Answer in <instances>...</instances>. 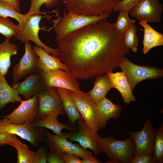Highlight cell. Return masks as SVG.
<instances>
[{
  "instance_id": "1",
  "label": "cell",
  "mask_w": 163,
  "mask_h": 163,
  "mask_svg": "<svg viewBox=\"0 0 163 163\" xmlns=\"http://www.w3.org/2000/svg\"><path fill=\"white\" fill-rule=\"evenodd\" d=\"M58 57L77 79H90L119 67L130 50L124 33L114 23L101 20L87 25L58 43Z\"/></svg>"
},
{
  "instance_id": "2",
  "label": "cell",
  "mask_w": 163,
  "mask_h": 163,
  "mask_svg": "<svg viewBox=\"0 0 163 163\" xmlns=\"http://www.w3.org/2000/svg\"><path fill=\"white\" fill-rule=\"evenodd\" d=\"M123 0H63L68 12L87 16L109 15Z\"/></svg>"
},
{
  "instance_id": "3",
  "label": "cell",
  "mask_w": 163,
  "mask_h": 163,
  "mask_svg": "<svg viewBox=\"0 0 163 163\" xmlns=\"http://www.w3.org/2000/svg\"><path fill=\"white\" fill-rule=\"evenodd\" d=\"M99 139L102 152L110 160L107 163H130L134 156L135 146L133 141L129 136L122 140L108 136Z\"/></svg>"
},
{
  "instance_id": "4",
  "label": "cell",
  "mask_w": 163,
  "mask_h": 163,
  "mask_svg": "<svg viewBox=\"0 0 163 163\" xmlns=\"http://www.w3.org/2000/svg\"><path fill=\"white\" fill-rule=\"evenodd\" d=\"M109 15L87 16L68 12L65 9L63 16L56 21L53 26L58 43L62 38L71 33L89 24L101 20H106Z\"/></svg>"
},
{
  "instance_id": "5",
  "label": "cell",
  "mask_w": 163,
  "mask_h": 163,
  "mask_svg": "<svg viewBox=\"0 0 163 163\" xmlns=\"http://www.w3.org/2000/svg\"><path fill=\"white\" fill-rule=\"evenodd\" d=\"M44 138L43 141L50 151L60 155L63 152L73 154L82 158H87L94 155L92 152L80 145L72 143L67 139L68 133L62 136L53 135L44 129Z\"/></svg>"
},
{
  "instance_id": "6",
  "label": "cell",
  "mask_w": 163,
  "mask_h": 163,
  "mask_svg": "<svg viewBox=\"0 0 163 163\" xmlns=\"http://www.w3.org/2000/svg\"><path fill=\"white\" fill-rule=\"evenodd\" d=\"M44 128L34 129L31 123L17 125L3 118L0 120V133L14 134L29 142L34 148L38 147L44 138Z\"/></svg>"
},
{
  "instance_id": "7",
  "label": "cell",
  "mask_w": 163,
  "mask_h": 163,
  "mask_svg": "<svg viewBox=\"0 0 163 163\" xmlns=\"http://www.w3.org/2000/svg\"><path fill=\"white\" fill-rule=\"evenodd\" d=\"M119 67L127 76L133 91L137 85L144 80L157 79L163 76V70L155 67L138 65L124 56Z\"/></svg>"
},
{
  "instance_id": "8",
  "label": "cell",
  "mask_w": 163,
  "mask_h": 163,
  "mask_svg": "<svg viewBox=\"0 0 163 163\" xmlns=\"http://www.w3.org/2000/svg\"><path fill=\"white\" fill-rule=\"evenodd\" d=\"M24 23L19 32L14 37L22 43L31 41L36 45L42 48L48 54L58 57V50L50 47L42 42L38 36L40 29L39 24L42 18H47L41 14H32L27 16Z\"/></svg>"
},
{
  "instance_id": "9",
  "label": "cell",
  "mask_w": 163,
  "mask_h": 163,
  "mask_svg": "<svg viewBox=\"0 0 163 163\" xmlns=\"http://www.w3.org/2000/svg\"><path fill=\"white\" fill-rule=\"evenodd\" d=\"M66 89L74 99L76 107L88 126L96 133L101 129L97 120L96 104L88 93H75Z\"/></svg>"
},
{
  "instance_id": "10",
  "label": "cell",
  "mask_w": 163,
  "mask_h": 163,
  "mask_svg": "<svg viewBox=\"0 0 163 163\" xmlns=\"http://www.w3.org/2000/svg\"><path fill=\"white\" fill-rule=\"evenodd\" d=\"M47 87L60 88L67 89L75 93H82L77 78L70 72L59 69L44 72L38 70Z\"/></svg>"
},
{
  "instance_id": "11",
  "label": "cell",
  "mask_w": 163,
  "mask_h": 163,
  "mask_svg": "<svg viewBox=\"0 0 163 163\" xmlns=\"http://www.w3.org/2000/svg\"><path fill=\"white\" fill-rule=\"evenodd\" d=\"M78 129L68 133L67 139L70 142L76 141L83 147L92 150L94 155H98L102 152L99 136L92 130L84 120L77 121Z\"/></svg>"
},
{
  "instance_id": "12",
  "label": "cell",
  "mask_w": 163,
  "mask_h": 163,
  "mask_svg": "<svg viewBox=\"0 0 163 163\" xmlns=\"http://www.w3.org/2000/svg\"><path fill=\"white\" fill-rule=\"evenodd\" d=\"M128 133L134 144V156L147 154L154 155L156 130L149 118L146 119L141 130L136 132L129 131Z\"/></svg>"
},
{
  "instance_id": "13",
  "label": "cell",
  "mask_w": 163,
  "mask_h": 163,
  "mask_svg": "<svg viewBox=\"0 0 163 163\" xmlns=\"http://www.w3.org/2000/svg\"><path fill=\"white\" fill-rule=\"evenodd\" d=\"M38 99L36 94L29 99L22 101L17 108L3 118L15 124L32 123L38 114Z\"/></svg>"
},
{
  "instance_id": "14",
  "label": "cell",
  "mask_w": 163,
  "mask_h": 163,
  "mask_svg": "<svg viewBox=\"0 0 163 163\" xmlns=\"http://www.w3.org/2000/svg\"><path fill=\"white\" fill-rule=\"evenodd\" d=\"M25 52L14 66L12 74L13 82H17L38 72V57L29 42L24 43Z\"/></svg>"
},
{
  "instance_id": "15",
  "label": "cell",
  "mask_w": 163,
  "mask_h": 163,
  "mask_svg": "<svg viewBox=\"0 0 163 163\" xmlns=\"http://www.w3.org/2000/svg\"><path fill=\"white\" fill-rule=\"evenodd\" d=\"M163 10L158 0H140L129 14L139 21L158 23L160 21Z\"/></svg>"
},
{
  "instance_id": "16",
  "label": "cell",
  "mask_w": 163,
  "mask_h": 163,
  "mask_svg": "<svg viewBox=\"0 0 163 163\" xmlns=\"http://www.w3.org/2000/svg\"><path fill=\"white\" fill-rule=\"evenodd\" d=\"M38 115L44 116L57 111L65 112L58 92L55 87H46L38 93Z\"/></svg>"
},
{
  "instance_id": "17",
  "label": "cell",
  "mask_w": 163,
  "mask_h": 163,
  "mask_svg": "<svg viewBox=\"0 0 163 163\" xmlns=\"http://www.w3.org/2000/svg\"><path fill=\"white\" fill-rule=\"evenodd\" d=\"M21 82H14L11 86L19 95H22L26 100L45 89L47 87L43 82L40 72L30 75Z\"/></svg>"
},
{
  "instance_id": "18",
  "label": "cell",
  "mask_w": 163,
  "mask_h": 163,
  "mask_svg": "<svg viewBox=\"0 0 163 163\" xmlns=\"http://www.w3.org/2000/svg\"><path fill=\"white\" fill-rule=\"evenodd\" d=\"M65 113V112L57 111L46 116L37 115L31 123L32 126L35 129L40 127L47 128L52 130L54 133L59 136L64 135V133L62 132L63 129L70 131L77 130L78 129L70 126L66 123H62L58 121V117L59 115H63Z\"/></svg>"
},
{
  "instance_id": "19",
  "label": "cell",
  "mask_w": 163,
  "mask_h": 163,
  "mask_svg": "<svg viewBox=\"0 0 163 163\" xmlns=\"http://www.w3.org/2000/svg\"><path fill=\"white\" fill-rule=\"evenodd\" d=\"M97 121L101 128H105L110 119H116L122 110L118 104H114L106 97L96 103Z\"/></svg>"
},
{
  "instance_id": "20",
  "label": "cell",
  "mask_w": 163,
  "mask_h": 163,
  "mask_svg": "<svg viewBox=\"0 0 163 163\" xmlns=\"http://www.w3.org/2000/svg\"><path fill=\"white\" fill-rule=\"evenodd\" d=\"M107 74L112 88L116 89L119 91L125 103L128 104L136 100V98L132 92L133 91L124 72H117L115 73L110 72Z\"/></svg>"
},
{
  "instance_id": "21",
  "label": "cell",
  "mask_w": 163,
  "mask_h": 163,
  "mask_svg": "<svg viewBox=\"0 0 163 163\" xmlns=\"http://www.w3.org/2000/svg\"><path fill=\"white\" fill-rule=\"evenodd\" d=\"M33 49L38 57L37 65L38 70L47 72L51 70L59 69L69 72L66 66L58 57L48 54L42 48L36 45Z\"/></svg>"
},
{
  "instance_id": "22",
  "label": "cell",
  "mask_w": 163,
  "mask_h": 163,
  "mask_svg": "<svg viewBox=\"0 0 163 163\" xmlns=\"http://www.w3.org/2000/svg\"><path fill=\"white\" fill-rule=\"evenodd\" d=\"M56 88L61 98L63 109L68 117V121L66 123L70 126L78 129L75 121L84 119L78 111L74 99L66 89Z\"/></svg>"
},
{
  "instance_id": "23",
  "label": "cell",
  "mask_w": 163,
  "mask_h": 163,
  "mask_svg": "<svg viewBox=\"0 0 163 163\" xmlns=\"http://www.w3.org/2000/svg\"><path fill=\"white\" fill-rule=\"evenodd\" d=\"M139 24L144 28L142 41L143 53H147L153 48L163 45V34L153 28L145 21H139Z\"/></svg>"
},
{
  "instance_id": "24",
  "label": "cell",
  "mask_w": 163,
  "mask_h": 163,
  "mask_svg": "<svg viewBox=\"0 0 163 163\" xmlns=\"http://www.w3.org/2000/svg\"><path fill=\"white\" fill-rule=\"evenodd\" d=\"M18 49V46L10 40L5 39L0 43V73L2 75H7L11 65V58L17 54Z\"/></svg>"
},
{
  "instance_id": "25",
  "label": "cell",
  "mask_w": 163,
  "mask_h": 163,
  "mask_svg": "<svg viewBox=\"0 0 163 163\" xmlns=\"http://www.w3.org/2000/svg\"><path fill=\"white\" fill-rule=\"evenodd\" d=\"M21 97L8 83L4 76L0 73V110L9 103L21 102Z\"/></svg>"
},
{
  "instance_id": "26",
  "label": "cell",
  "mask_w": 163,
  "mask_h": 163,
  "mask_svg": "<svg viewBox=\"0 0 163 163\" xmlns=\"http://www.w3.org/2000/svg\"><path fill=\"white\" fill-rule=\"evenodd\" d=\"M112 88L106 74L95 77L94 87L88 93L93 101L96 103L106 97L107 93Z\"/></svg>"
},
{
  "instance_id": "27",
  "label": "cell",
  "mask_w": 163,
  "mask_h": 163,
  "mask_svg": "<svg viewBox=\"0 0 163 163\" xmlns=\"http://www.w3.org/2000/svg\"><path fill=\"white\" fill-rule=\"evenodd\" d=\"M13 147L17 152L18 163H32V159L36 152L30 150L28 146L22 142L14 135Z\"/></svg>"
},
{
  "instance_id": "28",
  "label": "cell",
  "mask_w": 163,
  "mask_h": 163,
  "mask_svg": "<svg viewBox=\"0 0 163 163\" xmlns=\"http://www.w3.org/2000/svg\"><path fill=\"white\" fill-rule=\"evenodd\" d=\"M31 5L28 11L25 14L28 16L32 14H43L50 20L52 16L47 15L46 12H41L40 8L42 5L48 9H52L58 6L59 0H31Z\"/></svg>"
},
{
  "instance_id": "29",
  "label": "cell",
  "mask_w": 163,
  "mask_h": 163,
  "mask_svg": "<svg viewBox=\"0 0 163 163\" xmlns=\"http://www.w3.org/2000/svg\"><path fill=\"white\" fill-rule=\"evenodd\" d=\"M0 15L4 17H10L16 20L21 28L26 18L25 14L18 11L13 5L5 1L0 0Z\"/></svg>"
},
{
  "instance_id": "30",
  "label": "cell",
  "mask_w": 163,
  "mask_h": 163,
  "mask_svg": "<svg viewBox=\"0 0 163 163\" xmlns=\"http://www.w3.org/2000/svg\"><path fill=\"white\" fill-rule=\"evenodd\" d=\"M21 28V27L18 24L16 25L8 17L0 15V34L3 35L5 39L10 40L16 35Z\"/></svg>"
},
{
  "instance_id": "31",
  "label": "cell",
  "mask_w": 163,
  "mask_h": 163,
  "mask_svg": "<svg viewBox=\"0 0 163 163\" xmlns=\"http://www.w3.org/2000/svg\"><path fill=\"white\" fill-rule=\"evenodd\" d=\"M154 154L153 163L163 162V124L156 130L154 140Z\"/></svg>"
},
{
  "instance_id": "32",
  "label": "cell",
  "mask_w": 163,
  "mask_h": 163,
  "mask_svg": "<svg viewBox=\"0 0 163 163\" xmlns=\"http://www.w3.org/2000/svg\"><path fill=\"white\" fill-rule=\"evenodd\" d=\"M124 41L126 46L134 52H137L139 39L137 35L136 27L132 24L124 33Z\"/></svg>"
},
{
  "instance_id": "33",
  "label": "cell",
  "mask_w": 163,
  "mask_h": 163,
  "mask_svg": "<svg viewBox=\"0 0 163 163\" xmlns=\"http://www.w3.org/2000/svg\"><path fill=\"white\" fill-rule=\"evenodd\" d=\"M119 14L117 20L114 23V26L118 31L124 33L133 24L135 21L130 18L129 16V12L123 10L119 11Z\"/></svg>"
},
{
  "instance_id": "34",
  "label": "cell",
  "mask_w": 163,
  "mask_h": 163,
  "mask_svg": "<svg viewBox=\"0 0 163 163\" xmlns=\"http://www.w3.org/2000/svg\"><path fill=\"white\" fill-rule=\"evenodd\" d=\"M140 0H123L119 2L113 10V12H118L120 10L129 12L135 7Z\"/></svg>"
},
{
  "instance_id": "35",
  "label": "cell",
  "mask_w": 163,
  "mask_h": 163,
  "mask_svg": "<svg viewBox=\"0 0 163 163\" xmlns=\"http://www.w3.org/2000/svg\"><path fill=\"white\" fill-rule=\"evenodd\" d=\"M47 149L44 146L38 148L33 158L32 163H46Z\"/></svg>"
},
{
  "instance_id": "36",
  "label": "cell",
  "mask_w": 163,
  "mask_h": 163,
  "mask_svg": "<svg viewBox=\"0 0 163 163\" xmlns=\"http://www.w3.org/2000/svg\"><path fill=\"white\" fill-rule=\"evenodd\" d=\"M153 155L152 154H147L134 156L130 163H153Z\"/></svg>"
},
{
  "instance_id": "37",
  "label": "cell",
  "mask_w": 163,
  "mask_h": 163,
  "mask_svg": "<svg viewBox=\"0 0 163 163\" xmlns=\"http://www.w3.org/2000/svg\"><path fill=\"white\" fill-rule=\"evenodd\" d=\"M59 155L63 159L65 163H82V160L73 154L63 152Z\"/></svg>"
},
{
  "instance_id": "38",
  "label": "cell",
  "mask_w": 163,
  "mask_h": 163,
  "mask_svg": "<svg viewBox=\"0 0 163 163\" xmlns=\"http://www.w3.org/2000/svg\"><path fill=\"white\" fill-rule=\"evenodd\" d=\"M14 134H5L0 133V146L6 145H14Z\"/></svg>"
},
{
  "instance_id": "39",
  "label": "cell",
  "mask_w": 163,
  "mask_h": 163,
  "mask_svg": "<svg viewBox=\"0 0 163 163\" xmlns=\"http://www.w3.org/2000/svg\"><path fill=\"white\" fill-rule=\"evenodd\" d=\"M47 161L49 163H65L59 155L51 151L47 154Z\"/></svg>"
},
{
  "instance_id": "40",
  "label": "cell",
  "mask_w": 163,
  "mask_h": 163,
  "mask_svg": "<svg viewBox=\"0 0 163 163\" xmlns=\"http://www.w3.org/2000/svg\"><path fill=\"white\" fill-rule=\"evenodd\" d=\"M7 2L11 4L15 8L16 10L20 12L21 11L20 0H1Z\"/></svg>"
},
{
  "instance_id": "41",
  "label": "cell",
  "mask_w": 163,
  "mask_h": 163,
  "mask_svg": "<svg viewBox=\"0 0 163 163\" xmlns=\"http://www.w3.org/2000/svg\"><path fill=\"white\" fill-rule=\"evenodd\" d=\"M95 156H91L87 158H82V163H101Z\"/></svg>"
}]
</instances>
